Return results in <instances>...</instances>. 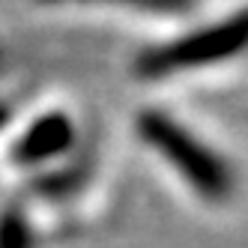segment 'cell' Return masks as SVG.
<instances>
[{"mask_svg":"<svg viewBox=\"0 0 248 248\" xmlns=\"http://www.w3.org/2000/svg\"><path fill=\"white\" fill-rule=\"evenodd\" d=\"M140 140L162 155V162L183 176V183L209 203H221L233 194L236 176L230 162L212 150L203 138H198L186 123L170 117L162 108H144L138 114Z\"/></svg>","mask_w":248,"mask_h":248,"instance_id":"6da1fadb","label":"cell"},{"mask_svg":"<svg viewBox=\"0 0 248 248\" xmlns=\"http://www.w3.org/2000/svg\"><path fill=\"white\" fill-rule=\"evenodd\" d=\"M245 45V15L233 12L230 18L194 27L183 36L162 45H150L135 60V75L147 81H162L173 75L198 72L236 57Z\"/></svg>","mask_w":248,"mask_h":248,"instance_id":"7a4b0ae2","label":"cell"},{"mask_svg":"<svg viewBox=\"0 0 248 248\" xmlns=\"http://www.w3.org/2000/svg\"><path fill=\"white\" fill-rule=\"evenodd\" d=\"M75 140V126L66 114H45L36 123H30L24 129V135L15 140L12 147V162L15 165H42L51 158L63 155Z\"/></svg>","mask_w":248,"mask_h":248,"instance_id":"3957f363","label":"cell"},{"mask_svg":"<svg viewBox=\"0 0 248 248\" xmlns=\"http://www.w3.org/2000/svg\"><path fill=\"white\" fill-rule=\"evenodd\" d=\"M0 248H36V230L18 203H6L0 212Z\"/></svg>","mask_w":248,"mask_h":248,"instance_id":"277c9868","label":"cell"},{"mask_svg":"<svg viewBox=\"0 0 248 248\" xmlns=\"http://www.w3.org/2000/svg\"><path fill=\"white\" fill-rule=\"evenodd\" d=\"M57 3V0H48ZM66 3V0H60ZM84 3H114V6H132V9H144V12H180L188 9L194 0H84Z\"/></svg>","mask_w":248,"mask_h":248,"instance_id":"5b68a950","label":"cell"}]
</instances>
